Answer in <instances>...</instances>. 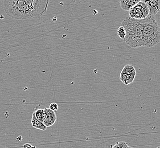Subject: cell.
Listing matches in <instances>:
<instances>
[{
	"label": "cell",
	"instance_id": "obj_1",
	"mask_svg": "<svg viewBox=\"0 0 160 148\" xmlns=\"http://www.w3.org/2000/svg\"><path fill=\"white\" fill-rule=\"evenodd\" d=\"M48 3V0H5L4 10L14 19L39 18L46 13Z\"/></svg>",
	"mask_w": 160,
	"mask_h": 148
},
{
	"label": "cell",
	"instance_id": "obj_2",
	"mask_svg": "<svg viewBox=\"0 0 160 148\" xmlns=\"http://www.w3.org/2000/svg\"><path fill=\"white\" fill-rule=\"evenodd\" d=\"M145 18L136 19L129 17L122 21L121 26L125 30L126 36L124 41L125 44L133 48L144 46L142 30Z\"/></svg>",
	"mask_w": 160,
	"mask_h": 148
},
{
	"label": "cell",
	"instance_id": "obj_3",
	"mask_svg": "<svg viewBox=\"0 0 160 148\" xmlns=\"http://www.w3.org/2000/svg\"><path fill=\"white\" fill-rule=\"evenodd\" d=\"M144 47H153L160 42V27L155 17L148 16L145 18L143 30Z\"/></svg>",
	"mask_w": 160,
	"mask_h": 148
},
{
	"label": "cell",
	"instance_id": "obj_4",
	"mask_svg": "<svg viewBox=\"0 0 160 148\" xmlns=\"http://www.w3.org/2000/svg\"><path fill=\"white\" fill-rule=\"evenodd\" d=\"M149 12L148 7L144 1H140L129 11V17L133 19H145L149 16Z\"/></svg>",
	"mask_w": 160,
	"mask_h": 148
},
{
	"label": "cell",
	"instance_id": "obj_5",
	"mask_svg": "<svg viewBox=\"0 0 160 148\" xmlns=\"http://www.w3.org/2000/svg\"><path fill=\"white\" fill-rule=\"evenodd\" d=\"M136 71L133 66L125 65L120 75V80L125 85L131 84L135 81Z\"/></svg>",
	"mask_w": 160,
	"mask_h": 148
},
{
	"label": "cell",
	"instance_id": "obj_6",
	"mask_svg": "<svg viewBox=\"0 0 160 148\" xmlns=\"http://www.w3.org/2000/svg\"><path fill=\"white\" fill-rule=\"evenodd\" d=\"M56 113L49 108L44 109V120L43 124L47 128L53 126L57 121Z\"/></svg>",
	"mask_w": 160,
	"mask_h": 148
},
{
	"label": "cell",
	"instance_id": "obj_7",
	"mask_svg": "<svg viewBox=\"0 0 160 148\" xmlns=\"http://www.w3.org/2000/svg\"><path fill=\"white\" fill-rule=\"evenodd\" d=\"M147 5L149 14V16L154 17L160 11V0H151V1H144Z\"/></svg>",
	"mask_w": 160,
	"mask_h": 148
},
{
	"label": "cell",
	"instance_id": "obj_8",
	"mask_svg": "<svg viewBox=\"0 0 160 148\" xmlns=\"http://www.w3.org/2000/svg\"><path fill=\"white\" fill-rule=\"evenodd\" d=\"M140 1V0H122L119 1V3L122 9L129 12Z\"/></svg>",
	"mask_w": 160,
	"mask_h": 148
},
{
	"label": "cell",
	"instance_id": "obj_9",
	"mask_svg": "<svg viewBox=\"0 0 160 148\" xmlns=\"http://www.w3.org/2000/svg\"><path fill=\"white\" fill-rule=\"evenodd\" d=\"M31 123H32V127L35 129H39L41 131H45L47 128V127L44 125L43 123H42L40 121H39L38 120L36 119V117L34 115H32Z\"/></svg>",
	"mask_w": 160,
	"mask_h": 148
},
{
	"label": "cell",
	"instance_id": "obj_10",
	"mask_svg": "<svg viewBox=\"0 0 160 148\" xmlns=\"http://www.w3.org/2000/svg\"><path fill=\"white\" fill-rule=\"evenodd\" d=\"M32 115H34L36 119L38 120L41 122L43 123L44 120V109H38L35 111Z\"/></svg>",
	"mask_w": 160,
	"mask_h": 148
},
{
	"label": "cell",
	"instance_id": "obj_11",
	"mask_svg": "<svg viewBox=\"0 0 160 148\" xmlns=\"http://www.w3.org/2000/svg\"><path fill=\"white\" fill-rule=\"evenodd\" d=\"M117 34L118 37L122 40H124L125 36H126V32L125 30L122 26H120L118 27V30H117Z\"/></svg>",
	"mask_w": 160,
	"mask_h": 148
},
{
	"label": "cell",
	"instance_id": "obj_12",
	"mask_svg": "<svg viewBox=\"0 0 160 148\" xmlns=\"http://www.w3.org/2000/svg\"><path fill=\"white\" fill-rule=\"evenodd\" d=\"M128 147L127 142L124 141L118 142L115 145L112 146V148H127Z\"/></svg>",
	"mask_w": 160,
	"mask_h": 148
},
{
	"label": "cell",
	"instance_id": "obj_13",
	"mask_svg": "<svg viewBox=\"0 0 160 148\" xmlns=\"http://www.w3.org/2000/svg\"><path fill=\"white\" fill-rule=\"evenodd\" d=\"M49 109L52 111L53 112H57L58 110V106L57 103H52L50 104V106H49Z\"/></svg>",
	"mask_w": 160,
	"mask_h": 148
},
{
	"label": "cell",
	"instance_id": "obj_14",
	"mask_svg": "<svg viewBox=\"0 0 160 148\" xmlns=\"http://www.w3.org/2000/svg\"><path fill=\"white\" fill-rule=\"evenodd\" d=\"M22 148H37L36 146H33L30 144H25L23 145Z\"/></svg>",
	"mask_w": 160,
	"mask_h": 148
},
{
	"label": "cell",
	"instance_id": "obj_15",
	"mask_svg": "<svg viewBox=\"0 0 160 148\" xmlns=\"http://www.w3.org/2000/svg\"><path fill=\"white\" fill-rule=\"evenodd\" d=\"M133 148V147H129V146H128V148Z\"/></svg>",
	"mask_w": 160,
	"mask_h": 148
},
{
	"label": "cell",
	"instance_id": "obj_16",
	"mask_svg": "<svg viewBox=\"0 0 160 148\" xmlns=\"http://www.w3.org/2000/svg\"><path fill=\"white\" fill-rule=\"evenodd\" d=\"M157 148H160V146H158V147H157Z\"/></svg>",
	"mask_w": 160,
	"mask_h": 148
}]
</instances>
